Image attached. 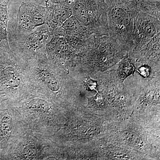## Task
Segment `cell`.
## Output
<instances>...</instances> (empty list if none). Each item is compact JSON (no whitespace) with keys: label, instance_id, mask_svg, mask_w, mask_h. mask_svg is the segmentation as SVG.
Listing matches in <instances>:
<instances>
[{"label":"cell","instance_id":"1","mask_svg":"<svg viewBox=\"0 0 160 160\" xmlns=\"http://www.w3.org/2000/svg\"><path fill=\"white\" fill-rule=\"evenodd\" d=\"M106 2L109 36L117 41L129 55L131 54L135 18L139 11L135 0H106Z\"/></svg>","mask_w":160,"mask_h":160},{"label":"cell","instance_id":"2","mask_svg":"<svg viewBox=\"0 0 160 160\" xmlns=\"http://www.w3.org/2000/svg\"><path fill=\"white\" fill-rule=\"evenodd\" d=\"M127 52L109 36L96 35L93 44L82 58L90 68L103 71L121 60Z\"/></svg>","mask_w":160,"mask_h":160},{"label":"cell","instance_id":"3","mask_svg":"<svg viewBox=\"0 0 160 160\" xmlns=\"http://www.w3.org/2000/svg\"><path fill=\"white\" fill-rule=\"evenodd\" d=\"M72 9V15L92 33L109 36L106 0H78Z\"/></svg>","mask_w":160,"mask_h":160},{"label":"cell","instance_id":"4","mask_svg":"<svg viewBox=\"0 0 160 160\" xmlns=\"http://www.w3.org/2000/svg\"><path fill=\"white\" fill-rule=\"evenodd\" d=\"M53 35V30L47 24H44L27 35L12 36V50L16 55L21 57L30 58L46 53V46Z\"/></svg>","mask_w":160,"mask_h":160},{"label":"cell","instance_id":"5","mask_svg":"<svg viewBox=\"0 0 160 160\" xmlns=\"http://www.w3.org/2000/svg\"><path fill=\"white\" fill-rule=\"evenodd\" d=\"M46 24L45 6L23 2L19 8L14 36L27 35L35 29Z\"/></svg>","mask_w":160,"mask_h":160},{"label":"cell","instance_id":"6","mask_svg":"<svg viewBox=\"0 0 160 160\" xmlns=\"http://www.w3.org/2000/svg\"><path fill=\"white\" fill-rule=\"evenodd\" d=\"M160 20L139 10L135 18L131 53L141 49L160 33Z\"/></svg>","mask_w":160,"mask_h":160},{"label":"cell","instance_id":"7","mask_svg":"<svg viewBox=\"0 0 160 160\" xmlns=\"http://www.w3.org/2000/svg\"><path fill=\"white\" fill-rule=\"evenodd\" d=\"M46 50L49 59L56 61L62 65L81 60V57L64 37L53 35L46 46Z\"/></svg>","mask_w":160,"mask_h":160},{"label":"cell","instance_id":"8","mask_svg":"<svg viewBox=\"0 0 160 160\" xmlns=\"http://www.w3.org/2000/svg\"><path fill=\"white\" fill-rule=\"evenodd\" d=\"M46 10V24L52 30L62 25L72 15V9L68 6L45 0Z\"/></svg>","mask_w":160,"mask_h":160},{"label":"cell","instance_id":"9","mask_svg":"<svg viewBox=\"0 0 160 160\" xmlns=\"http://www.w3.org/2000/svg\"><path fill=\"white\" fill-rule=\"evenodd\" d=\"M53 32L55 36L64 37L69 36L83 38L93 34L73 15L66 20L62 26L54 29Z\"/></svg>","mask_w":160,"mask_h":160},{"label":"cell","instance_id":"10","mask_svg":"<svg viewBox=\"0 0 160 160\" xmlns=\"http://www.w3.org/2000/svg\"><path fill=\"white\" fill-rule=\"evenodd\" d=\"M160 52V32L157 34L141 49L133 51L129 56L139 58L150 62L159 63Z\"/></svg>","mask_w":160,"mask_h":160},{"label":"cell","instance_id":"11","mask_svg":"<svg viewBox=\"0 0 160 160\" xmlns=\"http://www.w3.org/2000/svg\"><path fill=\"white\" fill-rule=\"evenodd\" d=\"M11 0H0V49L14 55L9 46L7 26L9 20L8 6Z\"/></svg>","mask_w":160,"mask_h":160},{"label":"cell","instance_id":"12","mask_svg":"<svg viewBox=\"0 0 160 160\" xmlns=\"http://www.w3.org/2000/svg\"><path fill=\"white\" fill-rule=\"evenodd\" d=\"M138 10L160 20V1L135 0Z\"/></svg>","mask_w":160,"mask_h":160},{"label":"cell","instance_id":"13","mask_svg":"<svg viewBox=\"0 0 160 160\" xmlns=\"http://www.w3.org/2000/svg\"><path fill=\"white\" fill-rule=\"evenodd\" d=\"M136 69L130 61L128 52L120 60L117 69L118 76L122 82L130 75H134Z\"/></svg>","mask_w":160,"mask_h":160},{"label":"cell","instance_id":"14","mask_svg":"<svg viewBox=\"0 0 160 160\" xmlns=\"http://www.w3.org/2000/svg\"><path fill=\"white\" fill-rule=\"evenodd\" d=\"M120 138L123 142L133 146L138 145L140 142L139 137L135 132L130 131H123L121 133Z\"/></svg>","mask_w":160,"mask_h":160},{"label":"cell","instance_id":"15","mask_svg":"<svg viewBox=\"0 0 160 160\" xmlns=\"http://www.w3.org/2000/svg\"><path fill=\"white\" fill-rule=\"evenodd\" d=\"M88 107L98 108H101L104 105L106 99L102 92H98L95 96L88 98Z\"/></svg>","mask_w":160,"mask_h":160},{"label":"cell","instance_id":"16","mask_svg":"<svg viewBox=\"0 0 160 160\" xmlns=\"http://www.w3.org/2000/svg\"><path fill=\"white\" fill-rule=\"evenodd\" d=\"M29 108L33 111L45 112L48 109V105L46 102L41 99H34L29 104Z\"/></svg>","mask_w":160,"mask_h":160},{"label":"cell","instance_id":"17","mask_svg":"<svg viewBox=\"0 0 160 160\" xmlns=\"http://www.w3.org/2000/svg\"><path fill=\"white\" fill-rule=\"evenodd\" d=\"M12 120L10 117L6 116L3 118L0 125V133L2 135H6L12 128Z\"/></svg>","mask_w":160,"mask_h":160},{"label":"cell","instance_id":"18","mask_svg":"<svg viewBox=\"0 0 160 160\" xmlns=\"http://www.w3.org/2000/svg\"><path fill=\"white\" fill-rule=\"evenodd\" d=\"M101 132V129L96 126H90L87 127L85 131L82 132L83 138H90L98 135Z\"/></svg>","mask_w":160,"mask_h":160},{"label":"cell","instance_id":"19","mask_svg":"<svg viewBox=\"0 0 160 160\" xmlns=\"http://www.w3.org/2000/svg\"><path fill=\"white\" fill-rule=\"evenodd\" d=\"M84 86L86 88V90L88 91H98V84L97 81L92 79L89 77H88L86 82H84Z\"/></svg>","mask_w":160,"mask_h":160},{"label":"cell","instance_id":"20","mask_svg":"<svg viewBox=\"0 0 160 160\" xmlns=\"http://www.w3.org/2000/svg\"><path fill=\"white\" fill-rule=\"evenodd\" d=\"M52 2L70 7L71 9L78 0H50Z\"/></svg>","mask_w":160,"mask_h":160},{"label":"cell","instance_id":"21","mask_svg":"<svg viewBox=\"0 0 160 160\" xmlns=\"http://www.w3.org/2000/svg\"><path fill=\"white\" fill-rule=\"evenodd\" d=\"M138 71L143 77L146 78L148 77L150 75V69L148 66H143L139 68Z\"/></svg>","mask_w":160,"mask_h":160},{"label":"cell","instance_id":"22","mask_svg":"<svg viewBox=\"0 0 160 160\" xmlns=\"http://www.w3.org/2000/svg\"><path fill=\"white\" fill-rule=\"evenodd\" d=\"M144 1H160V0H144Z\"/></svg>","mask_w":160,"mask_h":160},{"label":"cell","instance_id":"23","mask_svg":"<svg viewBox=\"0 0 160 160\" xmlns=\"http://www.w3.org/2000/svg\"><path fill=\"white\" fill-rule=\"evenodd\" d=\"M121 1H134V0H121Z\"/></svg>","mask_w":160,"mask_h":160}]
</instances>
